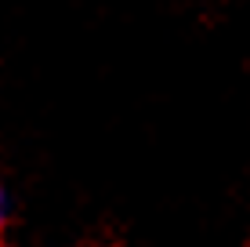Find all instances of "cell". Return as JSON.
Here are the masks:
<instances>
[{"mask_svg":"<svg viewBox=\"0 0 250 247\" xmlns=\"http://www.w3.org/2000/svg\"><path fill=\"white\" fill-rule=\"evenodd\" d=\"M4 218H7V193H4V185H0V225H4Z\"/></svg>","mask_w":250,"mask_h":247,"instance_id":"6da1fadb","label":"cell"}]
</instances>
